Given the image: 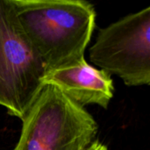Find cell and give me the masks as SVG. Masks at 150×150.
Instances as JSON below:
<instances>
[{
	"label": "cell",
	"mask_w": 150,
	"mask_h": 150,
	"mask_svg": "<svg viewBox=\"0 0 150 150\" xmlns=\"http://www.w3.org/2000/svg\"><path fill=\"white\" fill-rule=\"evenodd\" d=\"M16 18L47 69L84 57L96 26L87 0H12Z\"/></svg>",
	"instance_id": "cell-1"
},
{
	"label": "cell",
	"mask_w": 150,
	"mask_h": 150,
	"mask_svg": "<svg viewBox=\"0 0 150 150\" xmlns=\"http://www.w3.org/2000/svg\"><path fill=\"white\" fill-rule=\"evenodd\" d=\"M21 120L13 150H86L98 129L83 106L52 85H43Z\"/></svg>",
	"instance_id": "cell-2"
},
{
	"label": "cell",
	"mask_w": 150,
	"mask_h": 150,
	"mask_svg": "<svg viewBox=\"0 0 150 150\" xmlns=\"http://www.w3.org/2000/svg\"><path fill=\"white\" fill-rule=\"evenodd\" d=\"M46 71L16 18L12 0H0V106L22 119L43 87Z\"/></svg>",
	"instance_id": "cell-3"
},
{
	"label": "cell",
	"mask_w": 150,
	"mask_h": 150,
	"mask_svg": "<svg viewBox=\"0 0 150 150\" xmlns=\"http://www.w3.org/2000/svg\"><path fill=\"white\" fill-rule=\"evenodd\" d=\"M90 59L127 86L150 84V7L127 15L99 29Z\"/></svg>",
	"instance_id": "cell-4"
},
{
	"label": "cell",
	"mask_w": 150,
	"mask_h": 150,
	"mask_svg": "<svg viewBox=\"0 0 150 150\" xmlns=\"http://www.w3.org/2000/svg\"><path fill=\"white\" fill-rule=\"evenodd\" d=\"M42 83L54 86L83 107L87 104H97L107 109L114 93L112 76L91 65L84 57L47 69Z\"/></svg>",
	"instance_id": "cell-5"
},
{
	"label": "cell",
	"mask_w": 150,
	"mask_h": 150,
	"mask_svg": "<svg viewBox=\"0 0 150 150\" xmlns=\"http://www.w3.org/2000/svg\"><path fill=\"white\" fill-rule=\"evenodd\" d=\"M86 150H108L105 145L102 144L98 141H94L91 144V146Z\"/></svg>",
	"instance_id": "cell-6"
}]
</instances>
